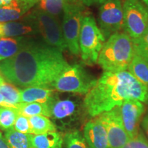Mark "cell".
Returning a JSON list of instances; mask_svg holds the SVG:
<instances>
[{
    "label": "cell",
    "instance_id": "cell-1",
    "mask_svg": "<svg viewBox=\"0 0 148 148\" xmlns=\"http://www.w3.org/2000/svg\"><path fill=\"white\" fill-rule=\"evenodd\" d=\"M69 66L58 49L27 37L16 55L0 62V73L6 82L19 87L51 88Z\"/></svg>",
    "mask_w": 148,
    "mask_h": 148
},
{
    "label": "cell",
    "instance_id": "cell-2",
    "mask_svg": "<svg viewBox=\"0 0 148 148\" xmlns=\"http://www.w3.org/2000/svg\"><path fill=\"white\" fill-rule=\"evenodd\" d=\"M147 92V86L130 72L105 71L85 95L83 104L86 114L96 117L128 99L145 102Z\"/></svg>",
    "mask_w": 148,
    "mask_h": 148
},
{
    "label": "cell",
    "instance_id": "cell-3",
    "mask_svg": "<svg viewBox=\"0 0 148 148\" xmlns=\"http://www.w3.org/2000/svg\"><path fill=\"white\" fill-rule=\"evenodd\" d=\"M134 54L131 38L125 32H116L105 41L97 64L105 71L119 72L128 69Z\"/></svg>",
    "mask_w": 148,
    "mask_h": 148
},
{
    "label": "cell",
    "instance_id": "cell-4",
    "mask_svg": "<svg viewBox=\"0 0 148 148\" xmlns=\"http://www.w3.org/2000/svg\"><path fill=\"white\" fill-rule=\"evenodd\" d=\"M49 103L51 121L61 131L68 132L76 130L86 114L83 101L77 98L58 99L56 96Z\"/></svg>",
    "mask_w": 148,
    "mask_h": 148
},
{
    "label": "cell",
    "instance_id": "cell-5",
    "mask_svg": "<svg viewBox=\"0 0 148 148\" xmlns=\"http://www.w3.org/2000/svg\"><path fill=\"white\" fill-rule=\"evenodd\" d=\"M23 19L32 23L36 28L37 33L41 36L42 40L61 52L66 48L62 25L56 17L38 8H35L25 14Z\"/></svg>",
    "mask_w": 148,
    "mask_h": 148
},
{
    "label": "cell",
    "instance_id": "cell-6",
    "mask_svg": "<svg viewBox=\"0 0 148 148\" xmlns=\"http://www.w3.org/2000/svg\"><path fill=\"white\" fill-rule=\"evenodd\" d=\"M105 41L106 38L95 18L87 12L83 18L79 37V53L82 60L88 64L97 62Z\"/></svg>",
    "mask_w": 148,
    "mask_h": 148
},
{
    "label": "cell",
    "instance_id": "cell-7",
    "mask_svg": "<svg viewBox=\"0 0 148 148\" xmlns=\"http://www.w3.org/2000/svg\"><path fill=\"white\" fill-rule=\"evenodd\" d=\"M85 5L79 0H71L63 10L62 29L66 48L70 53L77 55L79 53V37L83 18L87 11Z\"/></svg>",
    "mask_w": 148,
    "mask_h": 148
},
{
    "label": "cell",
    "instance_id": "cell-8",
    "mask_svg": "<svg viewBox=\"0 0 148 148\" xmlns=\"http://www.w3.org/2000/svg\"><path fill=\"white\" fill-rule=\"evenodd\" d=\"M96 80L80 64H75L68 66L53 82L51 88L59 92L83 95L89 91Z\"/></svg>",
    "mask_w": 148,
    "mask_h": 148
},
{
    "label": "cell",
    "instance_id": "cell-9",
    "mask_svg": "<svg viewBox=\"0 0 148 148\" xmlns=\"http://www.w3.org/2000/svg\"><path fill=\"white\" fill-rule=\"evenodd\" d=\"M123 29L132 40L139 38L148 27V8L141 0L123 3Z\"/></svg>",
    "mask_w": 148,
    "mask_h": 148
},
{
    "label": "cell",
    "instance_id": "cell-10",
    "mask_svg": "<svg viewBox=\"0 0 148 148\" xmlns=\"http://www.w3.org/2000/svg\"><path fill=\"white\" fill-rule=\"evenodd\" d=\"M99 29L106 40L111 35L123 29V9L121 0H106L98 14Z\"/></svg>",
    "mask_w": 148,
    "mask_h": 148
},
{
    "label": "cell",
    "instance_id": "cell-11",
    "mask_svg": "<svg viewBox=\"0 0 148 148\" xmlns=\"http://www.w3.org/2000/svg\"><path fill=\"white\" fill-rule=\"evenodd\" d=\"M96 117L106 129L110 148H123L130 138L123 126L119 107L103 112Z\"/></svg>",
    "mask_w": 148,
    "mask_h": 148
},
{
    "label": "cell",
    "instance_id": "cell-12",
    "mask_svg": "<svg viewBox=\"0 0 148 148\" xmlns=\"http://www.w3.org/2000/svg\"><path fill=\"white\" fill-rule=\"evenodd\" d=\"M119 107L123 126L130 139L134 138L140 132L139 123L145 112V106L137 99H128Z\"/></svg>",
    "mask_w": 148,
    "mask_h": 148
},
{
    "label": "cell",
    "instance_id": "cell-13",
    "mask_svg": "<svg viewBox=\"0 0 148 148\" xmlns=\"http://www.w3.org/2000/svg\"><path fill=\"white\" fill-rule=\"evenodd\" d=\"M83 136L89 148H110L106 129L97 117L85 123Z\"/></svg>",
    "mask_w": 148,
    "mask_h": 148
},
{
    "label": "cell",
    "instance_id": "cell-14",
    "mask_svg": "<svg viewBox=\"0 0 148 148\" xmlns=\"http://www.w3.org/2000/svg\"><path fill=\"white\" fill-rule=\"evenodd\" d=\"M35 6L29 1H12L0 6V23L16 21L20 19Z\"/></svg>",
    "mask_w": 148,
    "mask_h": 148
},
{
    "label": "cell",
    "instance_id": "cell-15",
    "mask_svg": "<svg viewBox=\"0 0 148 148\" xmlns=\"http://www.w3.org/2000/svg\"><path fill=\"white\" fill-rule=\"evenodd\" d=\"M54 97V90L51 88L32 86L20 90L21 103H49Z\"/></svg>",
    "mask_w": 148,
    "mask_h": 148
},
{
    "label": "cell",
    "instance_id": "cell-16",
    "mask_svg": "<svg viewBox=\"0 0 148 148\" xmlns=\"http://www.w3.org/2000/svg\"><path fill=\"white\" fill-rule=\"evenodd\" d=\"M36 34L34 25L25 20L0 23V37H22Z\"/></svg>",
    "mask_w": 148,
    "mask_h": 148
},
{
    "label": "cell",
    "instance_id": "cell-17",
    "mask_svg": "<svg viewBox=\"0 0 148 148\" xmlns=\"http://www.w3.org/2000/svg\"><path fill=\"white\" fill-rule=\"evenodd\" d=\"M27 136L30 148H62L64 143V137L57 131Z\"/></svg>",
    "mask_w": 148,
    "mask_h": 148
},
{
    "label": "cell",
    "instance_id": "cell-18",
    "mask_svg": "<svg viewBox=\"0 0 148 148\" xmlns=\"http://www.w3.org/2000/svg\"><path fill=\"white\" fill-rule=\"evenodd\" d=\"M27 37H0V62L18 53Z\"/></svg>",
    "mask_w": 148,
    "mask_h": 148
},
{
    "label": "cell",
    "instance_id": "cell-19",
    "mask_svg": "<svg viewBox=\"0 0 148 148\" xmlns=\"http://www.w3.org/2000/svg\"><path fill=\"white\" fill-rule=\"evenodd\" d=\"M127 69L138 82L148 87V62L147 60L134 53Z\"/></svg>",
    "mask_w": 148,
    "mask_h": 148
},
{
    "label": "cell",
    "instance_id": "cell-20",
    "mask_svg": "<svg viewBox=\"0 0 148 148\" xmlns=\"http://www.w3.org/2000/svg\"><path fill=\"white\" fill-rule=\"evenodd\" d=\"M16 108L18 114L26 117L36 115H42L47 117H50L51 116L49 103H20Z\"/></svg>",
    "mask_w": 148,
    "mask_h": 148
},
{
    "label": "cell",
    "instance_id": "cell-21",
    "mask_svg": "<svg viewBox=\"0 0 148 148\" xmlns=\"http://www.w3.org/2000/svg\"><path fill=\"white\" fill-rule=\"evenodd\" d=\"M0 93L3 96L4 100L8 108H16L20 101V89L14 84L4 80L0 84Z\"/></svg>",
    "mask_w": 148,
    "mask_h": 148
},
{
    "label": "cell",
    "instance_id": "cell-22",
    "mask_svg": "<svg viewBox=\"0 0 148 148\" xmlns=\"http://www.w3.org/2000/svg\"><path fill=\"white\" fill-rule=\"evenodd\" d=\"M28 118L32 130V134L38 135L57 131L54 123L47 116L36 115Z\"/></svg>",
    "mask_w": 148,
    "mask_h": 148
},
{
    "label": "cell",
    "instance_id": "cell-23",
    "mask_svg": "<svg viewBox=\"0 0 148 148\" xmlns=\"http://www.w3.org/2000/svg\"><path fill=\"white\" fill-rule=\"evenodd\" d=\"M70 1L71 0H39L36 8L57 18L63 13L64 6Z\"/></svg>",
    "mask_w": 148,
    "mask_h": 148
},
{
    "label": "cell",
    "instance_id": "cell-24",
    "mask_svg": "<svg viewBox=\"0 0 148 148\" xmlns=\"http://www.w3.org/2000/svg\"><path fill=\"white\" fill-rule=\"evenodd\" d=\"M4 138L10 148H30L27 134L18 132L13 127L5 130Z\"/></svg>",
    "mask_w": 148,
    "mask_h": 148
},
{
    "label": "cell",
    "instance_id": "cell-25",
    "mask_svg": "<svg viewBox=\"0 0 148 148\" xmlns=\"http://www.w3.org/2000/svg\"><path fill=\"white\" fill-rule=\"evenodd\" d=\"M18 114L16 108L0 106V129L7 130L13 127Z\"/></svg>",
    "mask_w": 148,
    "mask_h": 148
},
{
    "label": "cell",
    "instance_id": "cell-26",
    "mask_svg": "<svg viewBox=\"0 0 148 148\" xmlns=\"http://www.w3.org/2000/svg\"><path fill=\"white\" fill-rule=\"evenodd\" d=\"M64 144L65 148H89L83 134L77 130L66 133Z\"/></svg>",
    "mask_w": 148,
    "mask_h": 148
},
{
    "label": "cell",
    "instance_id": "cell-27",
    "mask_svg": "<svg viewBox=\"0 0 148 148\" xmlns=\"http://www.w3.org/2000/svg\"><path fill=\"white\" fill-rule=\"evenodd\" d=\"M135 54L148 62V27L145 32L138 39L132 40Z\"/></svg>",
    "mask_w": 148,
    "mask_h": 148
},
{
    "label": "cell",
    "instance_id": "cell-28",
    "mask_svg": "<svg viewBox=\"0 0 148 148\" xmlns=\"http://www.w3.org/2000/svg\"><path fill=\"white\" fill-rule=\"evenodd\" d=\"M13 128L23 134H32V130L29 123V118L21 114H18L16 119Z\"/></svg>",
    "mask_w": 148,
    "mask_h": 148
},
{
    "label": "cell",
    "instance_id": "cell-29",
    "mask_svg": "<svg viewBox=\"0 0 148 148\" xmlns=\"http://www.w3.org/2000/svg\"><path fill=\"white\" fill-rule=\"evenodd\" d=\"M123 148H148V140L143 132L140 131L134 138H130Z\"/></svg>",
    "mask_w": 148,
    "mask_h": 148
},
{
    "label": "cell",
    "instance_id": "cell-30",
    "mask_svg": "<svg viewBox=\"0 0 148 148\" xmlns=\"http://www.w3.org/2000/svg\"><path fill=\"white\" fill-rule=\"evenodd\" d=\"M79 1H81L85 6H91L97 4L101 5L106 0H79Z\"/></svg>",
    "mask_w": 148,
    "mask_h": 148
},
{
    "label": "cell",
    "instance_id": "cell-31",
    "mask_svg": "<svg viewBox=\"0 0 148 148\" xmlns=\"http://www.w3.org/2000/svg\"><path fill=\"white\" fill-rule=\"evenodd\" d=\"M141 125L148 138V114L144 116L143 121H142Z\"/></svg>",
    "mask_w": 148,
    "mask_h": 148
},
{
    "label": "cell",
    "instance_id": "cell-32",
    "mask_svg": "<svg viewBox=\"0 0 148 148\" xmlns=\"http://www.w3.org/2000/svg\"><path fill=\"white\" fill-rule=\"evenodd\" d=\"M0 148H10L5 140L4 136H3L1 132H0Z\"/></svg>",
    "mask_w": 148,
    "mask_h": 148
},
{
    "label": "cell",
    "instance_id": "cell-33",
    "mask_svg": "<svg viewBox=\"0 0 148 148\" xmlns=\"http://www.w3.org/2000/svg\"><path fill=\"white\" fill-rule=\"evenodd\" d=\"M0 106L2 107H7L6 103H5V101L4 100V98H3V96L0 93Z\"/></svg>",
    "mask_w": 148,
    "mask_h": 148
},
{
    "label": "cell",
    "instance_id": "cell-34",
    "mask_svg": "<svg viewBox=\"0 0 148 148\" xmlns=\"http://www.w3.org/2000/svg\"><path fill=\"white\" fill-rule=\"evenodd\" d=\"M10 2V1H9V0H0V6H1V5H3L8 4Z\"/></svg>",
    "mask_w": 148,
    "mask_h": 148
},
{
    "label": "cell",
    "instance_id": "cell-35",
    "mask_svg": "<svg viewBox=\"0 0 148 148\" xmlns=\"http://www.w3.org/2000/svg\"><path fill=\"white\" fill-rule=\"evenodd\" d=\"M142 2L146 5V7L148 8V0H141Z\"/></svg>",
    "mask_w": 148,
    "mask_h": 148
},
{
    "label": "cell",
    "instance_id": "cell-36",
    "mask_svg": "<svg viewBox=\"0 0 148 148\" xmlns=\"http://www.w3.org/2000/svg\"><path fill=\"white\" fill-rule=\"evenodd\" d=\"M4 80H5V79H3V77H2V75H1V73H0V84H1V83L3 81H4Z\"/></svg>",
    "mask_w": 148,
    "mask_h": 148
},
{
    "label": "cell",
    "instance_id": "cell-37",
    "mask_svg": "<svg viewBox=\"0 0 148 148\" xmlns=\"http://www.w3.org/2000/svg\"><path fill=\"white\" fill-rule=\"evenodd\" d=\"M145 103H147L148 105V87H147V96H146V99H145Z\"/></svg>",
    "mask_w": 148,
    "mask_h": 148
},
{
    "label": "cell",
    "instance_id": "cell-38",
    "mask_svg": "<svg viewBox=\"0 0 148 148\" xmlns=\"http://www.w3.org/2000/svg\"><path fill=\"white\" fill-rule=\"evenodd\" d=\"M38 1H39V0H31V1L34 3V4H35V5H36L37 4V3L38 2Z\"/></svg>",
    "mask_w": 148,
    "mask_h": 148
}]
</instances>
